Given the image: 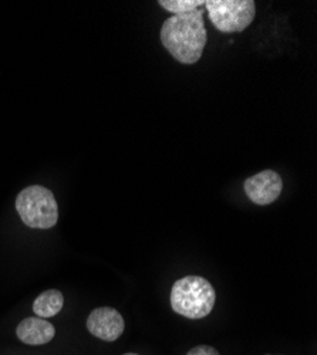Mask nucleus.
Returning <instances> with one entry per match:
<instances>
[{"label": "nucleus", "instance_id": "6", "mask_svg": "<svg viewBox=\"0 0 317 355\" xmlns=\"http://www.w3.org/2000/svg\"><path fill=\"white\" fill-rule=\"evenodd\" d=\"M87 329L94 337L111 343L121 337L126 322L123 315L115 309L100 307L90 313L87 318Z\"/></svg>", "mask_w": 317, "mask_h": 355}, {"label": "nucleus", "instance_id": "4", "mask_svg": "<svg viewBox=\"0 0 317 355\" xmlns=\"http://www.w3.org/2000/svg\"><path fill=\"white\" fill-rule=\"evenodd\" d=\"M205 8L212 24L222 33L243 32L256 15L253 0H207Z\"/></svg>", "mask_w": 317, "mask_h": 355}, {"label": "nucleus", "instance_id": "8", "mask_svg": "<svg viewBox=\"0 0 317 355\" xmlns=\"http://www.w3.org/2000/svg\"><path fill=\"white\" fill-rule=\"evenodd\" d=\"M65 297L59 290H46L33 303V311L40 318H50L59 314L63 309Z\"/></svg>", "mask_w": 317, "mask_h": 355}, {"label": "nucleus", "instance_id": "12", "mask_svg": "<svg viewBox=\"0 0 317 355\" xmlns=\"http://www.w3.org/2000/svg\"><path fill=\"white\" fill-rule=\"evenodd\" d=\"M268 355H271V354H268Z\"/></svg>", "mask_w": 317, "mask_h": 355}, {"label": "nucleus", "instance_id": "3", "mask_svg": "<svg viewBox=\"0 0 317 355\" xmlns=\"http://www.w3.org/2000/svg\"><path fill=\"white\" fill-rule=\"evenodd\" d=\"M23 223L32 229H50L59 220V206L50 189L40 185L24 188L16 198Z\"/></svg>", "mask_w": 317, "mask_h": 355}, {"label": "nucleus", "instance_id": "11", "mask_svg": "<svg viewBox=\"0 0 317 355\" xmlns=\"http://www.w3.org/2000/svg\"><path fill=\"white\" fill-rule=\"evenodd\" d=\"M124 355H138V354H132V352H130V354H124Z\"/></svg>", "mask_w": 317, "mask_h": 355}, {"label": "nucleus", "instance_id": "9", "mask_svg": "<svg viewBox=\"0 0 317 355\" xmlns=\"http://www.w3.org/2000/svg\"><path fill=\"white\" fill-rule=\"evenodd\" d=\"M158 5L172 15H187L199 6H205V0H160Z\"/></svg>", "mask_w": 317, "mask_h": 355}, {"label": "nucleus", "instance_id": "1", "mask_svg": "<svg viewBox=\"0 0 317 355\" xmlns=\"http://www.w3.org/2000/svg\"><path fill=\"white\" fill-rule=\"evenodd\" d=\"M161 43L168 53L182 64H195L203 57L208 42L204 13L194 10L168 17L160 32Z\"/></svg>", "mask_w": 317, "mask_h": 355}, {"label": "nucleus", "instance_id": "7", "mask_svg": "<svg viewBox=\"0 0 317 355\" xmlns=\"http://www.w3.org/2000/svg\"><path fill=\"white\" fill-rule=\"evenodd\" d=\"M16 334L19 340L27 345H43L54 338L55 329L44 318L27 317L19 322Z\"/></svg>", "mask_w": 317, "mask_h": 355}, {"label": "nucleus", "instance_id": "5", "mask_svg": "<svg viewBox=\"0 0 317 355\" xmlns=\"http://www.w3.org/2000/svg\"><path fill=\"white\" fill-rule=\"evenodd\" d=\"M246 196L256 205L266 206L273 203L282 193L283 181L277 172L265 169L249 176L243 184Z\"/></svg>", "mask_w": 317, "mask_h": 355}, {"label": "nucleus", "instance_id": "10", "mask_svg": "<svg viewBox=\"0 0 317 355\" xmlns=\"http://www.w3.org/2000/svg\"><path fill=\"white\" fill-rule=\"evenodd\" d=\"M187 355H219V352L211 345H198L191 348Z\"/></svg>", "mask_w": 317, "mask_h": 355}, {"label": "nucleus", "instance_id": "2", "mask_svg": "<svg viewBox=\"0 0 317 355\" xmlns=\"http://www.w3.org/2000/svg\"><path fill=\"white\" fill-rule=\"evenodd\" d=\"M216 302L212 284L200 276H185L171 288V307L177 314L191 320L209 315Z\"/></svg>", "mask_w": 317, "mask_h": 355}]
</instances>
